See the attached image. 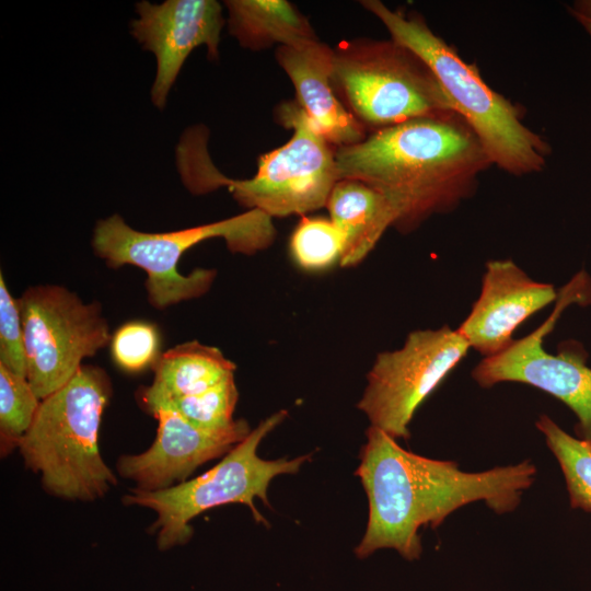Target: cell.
<instances>
[{
	"label": "cell",
	"mask_w": 591,
	"mask_h": 591,
	"mask_svg": "<svg viewBox=\"0 0 591 591\" xmlns=\"http://www.w3.org/2000/svg\"><path fill=\"white\" fill-rule=\"evenodd\" d=\"M366 436L355 472L369 500L368 525L355 548L360 559L393 548L404 559L416 560L422 552L421 526L436 529L450 513L474 501H485L498 514L513 511L536 475L531 461L464 472L456 462L405 450L378 427L370 426Z\"/></svg>",
	"instance_id": "cell-1"
},
{
	"label": "cell",
	"mask_w": 591,
	"mask_h": 591,
	"mask_svg": "<svg viewBox=\"0 0 591 591\" xmlns=\"http://www.w3.org/2000/svg\"><path fill=\"white\" fill-rule=\"evenodd\" d=\"M340 179H356L386 198L394 228L410 233L433 215L473 196L493 165L479 139L456 113L420 117L373 131L336 149Z\"/></svg>",
	"instance_id": "cell-2"
},
{
	"label": "cell",
	"mask_w": 591,
	"mask_h": 591,
	"mask_svg": "<svg viewBox=\"0 0 591 591\" xmlns=\"http://www.w3.org/2000/svg\"><path fill=\"white\" fill-rule=\"evenodd\" d=\"M280 118L293 129L292 137L263 154L255 175L247 179L228 178L218 172L198 138L183 142L176 158L187 189L205 194L227 186L240 205L271 218L305 215L326 207L339 181L334 146L298 104H285Z\"/></svg>",
	"instance_id": "cell-3"
},
{
	"label": "cell",
	"mask_w": 591,
	"mask_h": 591,
	"mask_svg": "<svg viewBox=\"0 0 591 591\" xmlns=\"http://www.w3.org/2000/svg\"><path fill=\"white\" fill-rule=\"evenodd\" d=\"M391 38L419 56L437 77L452 109L475 132L494 165L512 175L541 172L549 144L522 123L518 107L494 91L478 69L436 35L419 14L391 10L379 0L360 1Z\"/></svg>",
	"instance_id": "cell-4"
},
{
	"label": "cell",
	"mask_w": 591,
	"mask_h": 591,
	"mask_svg": "<svg viewBox=\"0 0 591 591\" xmlns=\"http://www.w3.org/2000/svg\"><path fill=\"white\" fill-rule=\"evenodd\" d=\"M111 395L106 371L83 364L66 385L40 401L19 449L25 465L40 474L50 495L92 501L117 484L97 442Z\"/></svg>",
	"instance_id": "cell-5"
},
{
	"label": "cell",
	"mask_w": 591,
	"mask_h": 591,
	"mask_svg": "<svg viewBox=\"0 0 591 591\" xmlns=\"http://www.w3.org/2000/svg\"><path fill=\"white\" fill-rule=\"evenodd\" d=\"M273 218L258 209L217 222L183 230L150 233L129 227L119 215L99 220L92 235L94 253L109 268L132 265L147 274L148 300L159 310L199 298L211 288L217 271L195 268L177 270L182 255L209 239H223L232 253L253 255L269 247L276 237Z\"/></svg>",
	"instance_id": "cell-6"
},
{
	"label": "cell",
	"mask_w": 591,
	"mask_h": 591,
	"mask_svg": "<svg viewBox=\"0 0 591 591\" xmlns=\"http://www.w3.org/2000/svg\"><path fill=\"white\" fill-rule=\"evenodd\" d=\"M332 83L348 112L373 131L455 113L427 63L392 38L340 43L334 48Z\"/></svg>",
	"instance_id": "cell-7"
},
{
	"label": "cell",
	"mask_w": 591,
	"mask_h": 591,
	"mask_svg": "<svg viewBox=\"0 0 591 591\" xmlns=\"http://www.w3.org/2000/svg\"><path fill=\"white\" fill-rule=\"evenodd\" d=\"M279 410L262 420L250 434L233 447L212 468L198 477L160 490L132 488L123 497L126 506L149 508L157 513L150 532L158 534V547L166 551L189 541V522L200 513L227 503H244L257 522L267 523L255 508L259 498L269 506L267 490L271 479L281 474H296L310 455L292 460L268 461L257 455L262 440L286 418Z\"/></svg>",
	"instance_id": "cell-8"
},
{
	"label": "cell",
	"mask_w": 591,
	"mask_h": 591,
	"mask_svg": "<svg viewBox=\"0 0 591 591\" xmlns=\"http://www.w3.org/2000/svg\"><path fill=\"white\" fill-rule=\"evenodd\" d=\"M571 304H591V278L581 270L558 293L551 316L534 332L514 341L498 355L484 358L472 371L482 387L501 382L534 386L563 402L577 418V438L591 442V368L588 352L577 340L560 343L556 354L544 349L561 313Z\"/></svg>",
	"instance_id": "cell-9"
},
{
	"label": "cell",
	"mask_w": 591,
	"mask_h": 591,
	"mask_svg": "<svg viewBox=\"0 0 591 591\" xmlns=\"http://www.w3.org/2000/svg\"><path fill=\"white\" fill-rule=\"evenodd\" d=\"M19 299L26 379L40 398L66 385L84 358L109 345L112 335L99 302H84L59 285L31 286Z\"/></svg>",
	"instance_id": "cell-10"
},
{
	"label": "cell",
	"mask_w": 591,
	"mask_h": 591,
	"mask_svg": "<svg viewBox=\"0 0 591 591\" xmlns=\"http://www.w3.org/2000/svg\"><path fill=\"white\" fill-rule=\"evenodd\" d=\"M470 345L444 325L410 332L396 350L379 354L358 402L371 425L394 439L410 438L409 424L424 401L466 356Z\"/></svg>",
	"instance_id": "cell-11"
},
{
	"label": "cell",
	"mask_w": 591,
	"mask_h": 591,
	"mask_svg": "<svg viewBox=\"0 0 591 591\" xmlns=\"http://www.w3.org/2000/svg\"><path fill=\"white\" fill-rule=\"evenodd\" d=\"M136 10L139 18L132 21L131 33L157 58L151 100L163 109L193 49L205 45L208 57L218 58L224 25L222 7L215 0H166L159 4L143 0L136 4Z\"/></svg>",
	"instance_id": "cell-12"
},
{
	"label": "cell",
	"mask_w": 591,
	"mask_h": 591,
	"mask_svg": "<svg viewBox=\"0 0 591 591\" xmlns=\"http://www.w3.org/2000/svg\"><path fill=\"white\" fill-rule=\"evenodd\" d=\"M158 419L154 442L142 453L121 455L120 476L142 490H160L179 484L204 463L227 454L252 431L245 419L219 430L201 429L170 407L151 413Z\"/></svg>",
	"instance_id": "cell-13"
},
{
	"label": "cell",
	"mask_w": 591,
	"mask_h": 591,
	"mask_svg": "<svg viewBox=\"0 0 591 591\" xmlns=\"http://www.w3.org/2000/svg\"><path fill=\"white\" fill-rule=\"evenodd\" d=\"M557 297L553 285L532 279L511 259L490 260L479 297L457 329L471 348L491 357L506 350L514 331Z\"/></svg>",
	"instance_id": "cell-14"
},
{
	"label": "cell",
	"mask_w": 591,
	"mask_h": 591,
	"mask_svg": "<svg viewBox=\"0 0 591 591\" xmlns=\"http://www.w3.org/2000/svg\"><path fill=\"white\" fill-rule=\"evenodd\" d=\"M275 57L296 89L298 105L332 146H351L366 138L364 127L334 90V48L315 39L297 46H279Z\"/></svg>",
	"instance_id": "cell-15"
},
{
	"label": "cell",
	"mask_w": 591,
	"mask_h": 591,
	"mask_svg": "<svg viewBox=\"0 0 591 591\" xmlns=\"http://www.w3.org/2000/svg\"><path fill=\"white\" fill-rule=\"evenodd\" d=\"M151 369L154 372L151 385L139 392V401L148 413L234 376L235 363L217 347L192 340L161 354Z\"/></svg>",
	"instance_id": "cell-16"
},
{
	"label": "cell",
	"mask_w": 591,
	"mask_h": 591,
	"mask_svg": "<svg viewBox=\"0 0 591 591\" xmlns=\"http://www.w3.org/2000/svg\"><path fill=\"white\" fill-rule=\"evenodd\" d=\"M326 207L345 239L341 267H354L373 251L384 232L394 227L395 213L379 192L356 179H340Z\"/></svg>",
	"instance_id": "cell-17"
},
{
	"label": "cell",
	"mask_w": 591,
	"mask_h": 591,
	"mask_svg": "<svg viewBox=\"0 0 591 591\" xmlns=\"http://www.w3.org/2000/svg\"><path fill=\"white\" fill-rule=\"evenodd\" d=\"M229 33L246 49L297 46L318 39L298 9L286 0H227Z\"/></svg>",
	"instance_id": "cell-18"
},
{
	"label": "cell",
	"mask_w": 591,
	"mask_h": 591,
	"mask_svg": "<svg viewBox=\"0 0 591 591\" xmlns=\"http://www.w3.org/2000/svg\"><path fill=\"white\" fill-rule=\"evenodd\" d=\"M536 428L561 468L571 508L591 512V442L568 434L547 415Z\"/></svg>",
	"instance_id": "cell-19"
},
{
	"label": "cell",
	"mask_w": 591,
	"mask_h": 591,
	"mask_svg": "<svg viewBox=\"0 0 591 591\" xmlns=\"http://www.w3.org/2000/svg\"><path fill=\"white\" fill-rule=\"evenodd\" d=\"M26 376L0 364V448L2 456L19 448L40 405Z\"/></svg>",
	"instance_id": "cell-20"
},
{
	"label": "cell",
	"mask_w": 591,
	"mask_h": 591,
	"mask_svg": "<svg viewBox=\"0 0 591 591\" xmlns=\"http://www.w3.org/2000/svg\"><path fill=\"white\" fill-rule=\"evenodd\" d=\"M289 247L297 266L321 271L340 264L345 239L329 218L303 217L292 232Z\"/></svg>",
	"instance_id": "cell-21"
},
{
	"label": "cell",
	"mask_w": 591,
	"mask_h": 591,
	"mask_svg": "<svg viewBox=\"0 0 591 591\" xmlns=\"http://www.w3.org/2000/svg\"><path fill=\"white\" fill-rule=\"evenodd\" d=\"M237 398L239 392L232 376L200 394L182 397L159 407L173 408L198 428L219 430L235 421L233 413Z\"/></svg>",
	"instance_id": "cell-22"
},
{
	"label": "cell",
	"mask_w": 591,
	"mask_h": 591,
	"mask_svg": "<svg viewBox=\"0 0 591 591\" xmlns=\"http://www.w3.org/2000/svg\"><path fill=\"white\" fill-rule=\"evenodd\" d=\"M159 346L158 329L147 321L125 323L112 335L109 343L115 363L132 373L153 367L161 355Z\"/></svg>",
	"instance_id": "cell-23"
},
{
	"label": "cell",
	"mask_w": 591,
	"mask_h": 591,
	"mask_svg": "<svg viewBox=\"0 0 591 591\" xmlns=\"http://www.w3.org/2000/svg\"><path fill=\"white\" fill-rule=\"evenodd\" d=\"M0 364L26 376V355L19 299L14 298L0 275Z\"/></svg>",
	"instance_id": "cell-24"
},
{
	"label": "cell",
	"mask_w": 591,
	"mask_h": 591,
	"mask_svg": "<svg viewBox=\"0 0 591 591\" xmlns=\"http://www.w3.org/2000/svg\"><path fill=\"white\" fill-rule=\"evenodd\" d=\"M570 14H578L591 20V0H578L575 1L571 7L568 8Z\"/></svg>",
	"instance_id": "cell-25"
},
{
	"label": "cell",
	"mask_w": 591,
	"mask_h": 591,
	"mask_svg": "<svg viewBox=\"0 0 591 591\" xmlns=\"http://www.w3.org/2000/svg\"><path fill=\"white\" fill-rule=\"evenodd\" d=\"M591 37V20L578 14H571Z\"/></svg>",
	"instance_id": "cell-26"
}]
</instances>
